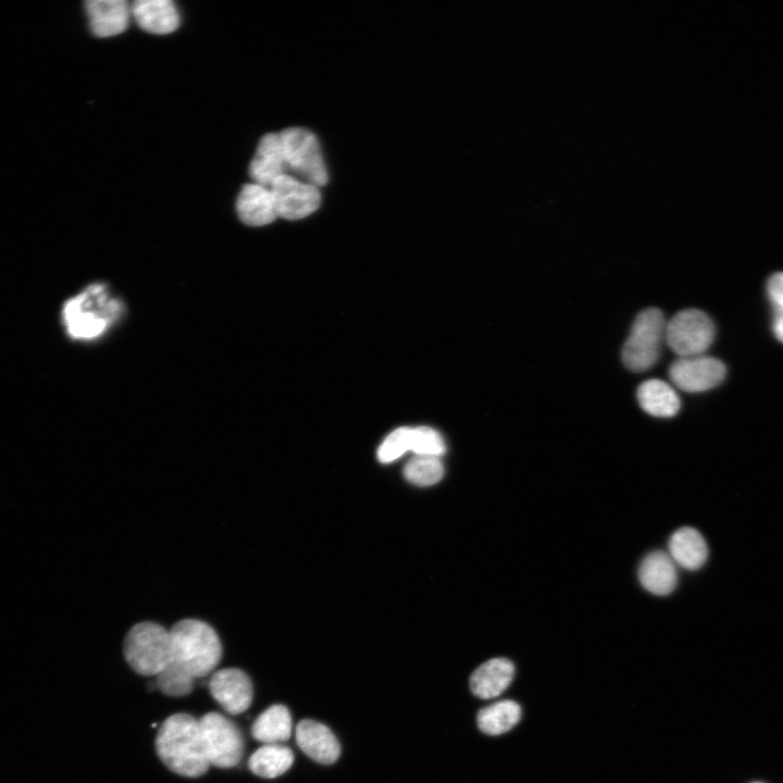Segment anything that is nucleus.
I'll return each instance as SVG.
<instances>
[{
    "mask_svg": "<svg viewBox=\"0 0 783 783\" xmlns=\"http://www.w3.org/2000/svg\"><path fill=\"white\" fill-rule=\"evenodd\" d=\"M713 338V322L697 309L680 311L666 324L664 340L679 358L704 355Z\"/></svg>",
    "mask_w": 783,
    "mask_h": 783,
    "instance_id": "8",
    "label": "nucleus"
},
{
    "mask_svg": "<svg viewBox=\"0 0 783 783\" xmlns=\"http://www.w3.org/2000/svg\"><path fill=\"white\" fill-rule=\"evenodd\" d=\"M91 33L97 37H111L123 33L129 25L132 8L124 0H90L85 3Z\"/></svg>",
    "mask_w": 783,
    "mask_h": 783,
    "instance_id": "13",
    "label": "nucleus"
},
{
    "mask_svg": "<svg viewBox=\"0 0 783 783\" xmlns=\"http://www.w3.org/2000/svg\"><path fill=\"white\" fill-rule=\"evenodd\" d=\"M173 661L195 679L212 673L220 663L223 645L216 630L207 621L185 617L170 627Z\"/></svg>",
    "mask_w": 783,
    "mask_h": 783,
    "instance_id": "3",
    "label": "nucleus"
},
{
    "mask_svg": "<svg viewBox=\"0 0 783 783\" xmlns=\"http://www.w3.org/2000/svg\"><path fill=\"white\" fill-rule=\"evenodd\" d=\"M724 364L713 357L678 358L669 368L671 382L688 393H700L718 386L725 376Z\"/></svg>",
    "mask_w": 783,
    "mask_h": 783,
    "instance_id": "10",
    "label": "nucleus"
},
{
    "mask_svg": "<svg viewBox=\"0 0 783 783\" xmlns=\"http://www.w3.org/2000/svg\"><path fill=\"white\" fill-rule=\"evenodd\" d=\"M130 8L137 25L147 33L166 35L179 26L178 10L170 0H137Z\"/></svg>",
    "mask_w": 783,
    "mask_h": 783,
    "instance_id": "16",
    "label": "nucleus"
},
{
    "mask_svg": "<svg viewBox=\"0 0 783 783\" xmlns=\"http://www.w3.org/2000/svg\"><path fill=\"white\" fill-rule=\"evenodd\" d=\"M641 408L657 418H671L680 410V398L664 381L652 378L643 382L637 388Z\"/></svg>",
    "mask_w": 783,
    "mask_h": 783,
    "instance_id": "20",
    "label": "nucleus"
},
{
    "mask_svg": "<svg viewBox=\"0 0 783 783\" xmlns=\"http://www.w3.org/2000/svg\"><path fill=\"white\" fill-rule=\"evenodd\" d=\"M252 737L264 744H279L291 735V717L284 705L265 709L251 725Z\"/></svg>",
    "mask_w": 783,
    "mask_h": 783,
    "instance_id": "21",
    "label": "nucleus"
},
{
    "mask_svg": "<svg viewBox=\"0 0 783 783\" xmlns=\"http://www.w3.org/2000/svg\"><path fill=\"white\" fill-rule=\"evenodd\" d=\"M208 687L212 697L228 713H243L252 703V682L249 675L238 668L216 670L211 675Z\"/></svg>",
    "mask_w": 783,
    "mask_h": 783,
    "instance_id": "11",
    "label": "nucleus"
},
{
    "mask_svg": "<svg viewBox=\"0 0 783 783\" xmlns=\"http://www.w3.org/2000/svg\"><path fill=\"white\" fill-rule=\"evenodd\" d=\"M767 290L774 308L773 332L783 343V272H778L769 278Z\"/></svg>",
    "mask_w": 783,
    "mask_h": 783,
    "instance_id": "28",
    "label": "nucleus"
},
{
    "mask_svg": "<svg viewBox=\"0 0 783 783\" xmlns=\"http://www.w3.org/2000/svg\"><path fill=\"white\" fill-rule=\"evenodd\" d=\"M444 474V467L436 457L415 456L403 468L405 477L414 485L428 486L437 483Z\"/></svg>",
    "mask_w": 783,
    "mask_h": 783,
    "instance_id": "25",
    "label": "nucleus"
},
{
    "mask_svg": "<svg viewBox=\"0 0 783 783\" xmlns=\"http://www.w3.org/2000/svg\"><path fill=\"white\" fill-rule=\"evenodd\" d=\"M198 721L209 765L223 769L237 766L244 755L239 728L217 712H208Z\"/></svg>",
    "mask_w": 783,
    "mask_h": 783,
    "instance_id": "7",
    "label": "nucleus"
},
{
    "mask_svg": "<svg viewBox=\"0 0 783 783\" xmlns=\"http://www.w3.org/2000/svg\"><path fill=\"white\" fill-rule=\"evenodd\" d=\"M518 703L505 699L481 709L476 722L478 729L487 735H500L511 730L521 719Z\"/></svg>",
    "mask_w": 783,
    "mask_h": 783,
    "instance_id": "23",
    "label": "nucleus"
},
{
    "mask_svg": "<svg viewBox=\"0 0 783 783\" xmlns=\"http://www.w3.org/2000/svg\"><path fill=\"white\" fill-rule=\"evenodd\" d=\"M664 314L658 308L641 311L624 341L621 358L626 369L644 372L658 361L666 336Z\"/></svg>",
    "mask_w": 783,
    "mask_h": 783,
    "instance_id": "5",
    "label": "nucleus"
},
{
    "mask_svg": "<svg viewBox=\"0 0 783 783\" xmlns=\"http://www.w3.org/2000/svg\"><path fill=\"white\" fill-rule=\"evenodd\" d=\"M753 783H761V782H753Z\"/></svg>",
    "mask_w": 783,
    "mask_h": 783,
    "instance_id": "29",
    "label": "nucleus"
},
{
    "mask_svg": "<svg viewBox=\"0 0 783 783\" xmlns=\"http://www.w3.org/2000/svg\"><path fill=\"white\" fill-rule=\"evenodd\" d=\"M410 450L417 456L440 457L445 452V444L435 430L427 426L411 428Z\"/></svg>",
    "mask_w": 783,
    "mask_h": 783,
    "instance_id": "26",
    "label": "nucleus"
},
{
    "mask_svg": "<svg viewBox=\"0 0 783 783\" xmlns=\"http://www.w3.org/2000/svg\"><path fill=\"white\" fill-rule=\"evenodd\" d=\"M296 742L306 755L319 763L331 765L340 755L334 733L318 721L301 720L296 726Z\"/></svg>",
    "mask_w": 783,
    "mask_h": 783,
    "instance_id": "12",
    "label": "nucleus"
},
{
    "mask_svg": "<svg viewBox=\"0 0 783 783\" xmlns=\"http://www.w3.org/2000/svg\"><path fill=\"white\" fill-rule=\"evenodd\" d=\"M294 762V754L281 744H264L248 760L250 771L264 779H274L286 772Z\"/></svg>",
    "mask_w": 783,
    "mask_h": 783,
    "instance_id": "22",
    "label": "nucleus"
},
{
    "mask_svg": "<svg viewBox=\"0 0 783 783\" xmlns=\"http://www.w3.org/2000/svg\"><path fill=\"white\" fill-rule=\"evenodd\" d=\"M236 212L240 221L249 226L272 223L277 212L270 187L256 183L244 185L237 197Z\"/></svg>",
    "mask_w": 783,
    "mask_h": 783,
    "instance_id": "15",
    "label": "nucleus"
},
{
    "mask_svg": "<svg viewBox=\"0 0 783 783\" xmlns=\"http://www.w3.org/2000/svg\"><path fill=\"white\" fill-rule=\"evenodd\" d=\"M287 170L298 178L316 187L327 183V170L316 136L302 127H289L278 133Z\"/></svg>",
    "mask_w": 783,
    "mask_h": 783,
    "instance_id": "6",
    "label": "nucleus"
},
{
    "mask_svg": "<svg viewBox=\"0 0 783 783\" xmlns=\"http://www.w3.org/2000/svg\"><path fill=\"white\" fill-rule=\"evenodd\" d=\"M638 580L649 593L657 596L669 595L678 584L675 563L664 551H651L639 564Z\"/></svg>",
    "mask_w": 783,
    "mask_h": 783,
    "instance_id": "17",
    "label": "nucleus"
},
{
    "mask_svg": "<svg viewBox=\"0 0 783 783\" xmlns=\"http://www.w3.org/2000/svg\"><path fill=\"white\" fill-rule=\"evenodd\" d=\"M410 427H398L381 444L377 458L381 462H391L410 450Z\"/></svg>",
    "mask_w": 783,
    "mask_h": 783,
    "instance_id": "27",
    "label": "nucleus"
},
{
    "mask_svg": "<svg viewBox=\"0 0 783 783\" xmlns=\"http://www.w3.org/2000/svg\"><path fill=\"white\" fill-rule=\"evenodd\" d=\"M195 678L174 661L156 675V685L164 695L183 697L191 693Z\"/></svg>",
    "mask_w": 783,
    "mask_h": 783,
    "instance_id": "24",
    "label": "nucleus"
},
{
    "mask_svg": "<svg viewBox=\"0 0 783 783\" xmlns=\"http://www.w3.org/2000/svg\"><path fill=\"white\" fill-rule=\"evenodd\" d=\"M669 556L675 564L686 570L703 567L708 557V547L703 535L695 529L684 526L676 530L669 539Z\"/></svg>",
    "mask_w": 783,
    "mask_h": 783,
    "instance_id": "19",
    "label": "nucleus"
},
{
    "mask_svg": "<svg viewBox=\"0 0 783 783\" xmlns=\"http://www.w3.org/2000/svg\"><path fill=\"white\" fill-rule=\"evenodd\" d=\"M122 648L127 664L140 675L156 676L173 662L170 629L154 620L130 625Z\"/></svg>",
    "mask_w": 783,
    "mask_h": 783,
    "instance_id": "4",
    "label": "nucleus"
},
{
    "mask_svg": "<svg viewBox=\"0 0 783 783\" xmlns=\"http://www.w3.org/2000/svg\"><path fill=\"white\" fill-rule=\"evenodd\" d=\"M123 313L122 300L104 283H92L63 303L61 320L71 339L90 341L110 331Z\"/></svg>",
    "mask_w": 783,
    "mask_h": 783,
    "instance_id": "1",
    "label": "nucleus"
},
{
    "mask_svg": "<svg viewBox=\"0 0 783 783\" xmlns=\"http://www.w3.org/2000/svg\"><path fill=\"white\" fill-rule=\"evenodd\" d=\"M156 751L174 773L198 778L207 772V760L199 721L188 713L170 716L156 736Z\"/></svg>",
    "mask_w": 783,
    "mask_h": 783,
    "instance_id": "2",
    "label": "nucleus"
},
{
    "mask_svg": "<svg viewBox=\"0 0 783 783\" xmlns=\"http://www.w3.org/2000/svg\"><path fill=\"white\" fill-rule=\"evenodd\" d=\"M514 666L506 658H493L474 670L470 678L472 693L483 699L499 696L510 685Z\"/></svg>",
    "mask_w": 783,
    "mask_h": 783,
    "instance_id": "18",
    "label": "nucleus"
},
{
    "mask_svg": "<svg viewBox=\"0 0 783 783\" xmlns=\"http://www.w3.org/2000/svg\"><path fill=\"white\" fill-rule=\"evenodd\" d=\"M277 216L299 220L313 213L321 204L319 187L290 174L278 177L270 187Z\"/></svg>",
    "mask_w": 783,
    "mask_h": 783,
    "instance_id": "9",
    "label": "nucleus"
},
{
    "mask_svg": "<svg viewBox=\"0 0 783 783\" xmlns=\"http://www.w3.org/2000/svg\"><path fill=\"white\" fill-rule=\"evenodd\" d=\"M278 134H265L259 141L249 165V175L253 183L271 187L282 175L287 174Z\"/></svg>",
    "mask_w": 783,
    "mask_h": 783,
    "instance_id": "14",
    "label": "nucleus"
}]
</instances>
